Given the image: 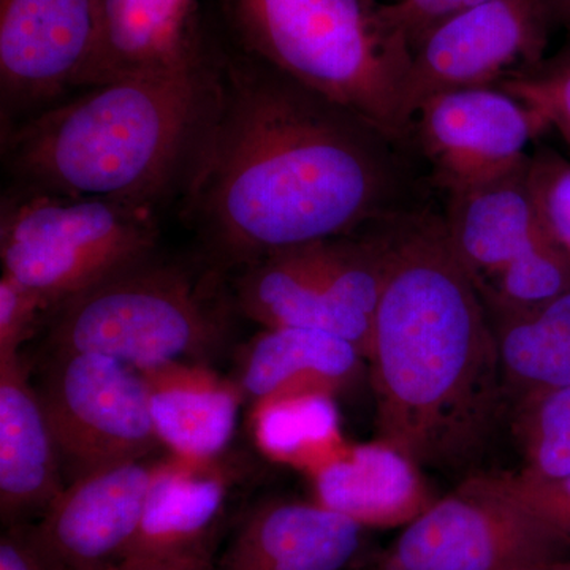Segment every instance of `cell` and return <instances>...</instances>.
<instances>
[{"mask_svg": "<svg viewBox=\"0 0 570 570\" xmlns=\"http://www.w3.org/2000/svg\"><path fill=\"white\" fill-rule=\"evenodd\" d=\"M409 156L363 116L242 52L219 62L184 214L239 268L420 206Z\"/></svg>", "mask_w": 570, "mask_h": 570, "instance_id": "6da1fadb", "label": "cell"}, {"mask_svg": "<svg viewBox=\"0 0 570 570\" xmlns=\"http://www.w3.org/2000/svg\"><path fill=\"white\" fill-rule=\"evenodd\" d=\"M384 232L366 355L377 439L420 468L456 469L489 441L505 393L493 322L442 214L415 206Z\"/></svg>", "mask_w": 570, "mask_h": 570, "instance_id": "7a4b0ae2", "label": "cell"}, {"mask_svg": "<svg viewBox=\"0 0 570 570\" xmlns=\"http://www.w3.org/2000/svg\"><path fill=\"white\" fill-rule=\"evenodd\" d=\"M219 94L212 56L71 94L2 132L10 189L159 208L183 195Z\"/></svg>", "mask_w": 570, "mask_h": 570, "instance_id": "3957f363", "label": "cell"}, {"mask_svg": "<svg viewBox=\"0 0 570 570\" xmlns=\"http://www.w3.org/2000/svg\"><path fill=\"white\" fill-rule=\"evenodd\" d=\"M245 55L343 105L409 148L412 48L379 0H220Z\"/></svg>", "mask_w": 570, "mask_h": 570, "instance_id": "277c9868", "label": "cell"}, {"mask_svg": "<svg viewBox=\"0 0 570 570\" xmlns=\"http://www.w3.org/2000/svg\"><path fill=\"white\" fill-rule=\"evenodd\" d=\"M159 208L119 198L10 189L0 209L2 275L39 295L50 314L154 255Z\"/></svg>", "mask_w": 570, "mask_h": 570, "instance_id": "5b68a950", "label": "cell"}, {"mask_svg": "<svg viewBox=\"0 0 570 570\" xmlns=\"http://www.w3.org/2000/svg\"><path fill=\"white\" fill-rule=\"evenodd\" d=\"M224 322L181 266L151 257L122 269L52 313L51 352H82L145 371L197 362L223 341Z\"/></svg>", "mask_w": 570, "mask_h": 570, "instance_id": "8992f818", "label": "cell"}, {"mask_svg": "<svg viewBox=\"0 0 570 570\" xmlns=\"http://www.w3.org/2000/svg\"><path fill=\"white\" fill-rule=\"evenodd\" d=\"M385 264L377 228L284 247L239 266L235 303L265 328L324 330L366 358Z\"/></svg>", "mask_w": 570, "mask_h": 570, "instance_id": "52a82bcc", "label": "cell"}, {"mask_svg": "<svg viewBox=\"0 0 570 570\" xmlns=\"http://www.w3.org/2000/svg\"><path fill=\"white\" fill-rule=\"evenodd\" d=\"M39 396L66 483L160 448L140 371L110 356L52 352Z\"/></svg>", "mask_w": 570, "mask_h": 570, "instance_id": "ba28073f", "label": "cell"}, {"mask_svg": "<svg viewBox=\"0 0 570 570\" xmlns=\"http://www.w3.org/2000/svg\"><path fill=\"white\" fill-rule=\"evenodd\" d=\"M569 551L568 540L475 475L404 527L373 570H521Z\"/></svg>", "mask_w": 570, "mask_h": 570, "instance_id": "9c48e42d", "label": "cell"}, {"mask_svg": "<svg viewBox=\"0 0 570 570\" xmlns=\"http://www.w3.org/2000/svg\"><path fill=\"white\" fill-rule=\"evenodd\" d=\"M550 29L543 0H489L439 22L412 51L407 122L439 92L501 86L531 73L546 61Z\"/></svg>", "mask_w": 570, "mask_h": 570, "instance_id": "30bf717a", "label": "cell"}, {"mask_svg": "<svg viewBox=\"0 0 570 570\" xmlns=\"http://www.w3.org/2000/svg\"><path fill=\"white\" fill-rule=\"evenodd\" d=\"M550 129L538 110L499 88L439 92L409 124V148L430 165V181L445 195L490 181L530 159V146Z\"/></svg>", "mask_w": 570, "mask_h": 570, "instance_id": "8fae6325", "label": "cell"}, {"mask_svg": "<svg viewBox=\"0 0 570 570\" xmlns=\"http://www.w3.org/2000/svg\"><path fill=\"white\" fill-rule=\"evenodd\" d=\"M102 0H0L2 132L78 91Z\"/></svg>", "mask_w": 570, "mask_h": 570, "instance_id": "7c38bea8", "label": "cell"}, {"mask_svg": "<svg viewBox=\"0 0 570 570\" xmlns=\"http://www.w3.org/2000/svg\"><path fill=\"white\" fill-rule=\"evenodd\" d=\"M156 463L127 461L67 483L24 530L43 570H115L132 546Z\"/></svg>", "mask_w": 570, "mask_h": 570, "instance_id": "4fadbf2b", "label": "cell"}, {"mask_svg": "<svg viewBox=\"0 0 570 570\" xmlns=\"http://www.w3.org/2000/svg\"><path fill=\"white\" fill-rule=\"evenodd\" d=\"M208 58L198 0H102L99 31L78 91L187 69Z\"/></svg>", "mask_w": 570, "mask_h": 570, "instance_id": "5bb4252c", "label": "cell"}, {"mask_svg": "<svg viewBox=\"0 0 570 570\" xmlns=\"http://www.w3.org/2000/svg\"><path fill=\"white\" fill-rule=\"evenodd\" d=\"M365 531L316 501H269L243 520L212 570H343Z\"/></svg>", "mask_w": 570, "mask_h": 570, "instance_id": "9a60e30c", "label": "cell"}, {"mask_svg": "<svg viewBox=\"0 0 570 570\" xmlns=\"http://www.w3.org/2000/svg\"><path fill=\"white\" fill-rule=\"evenodd\" d=\"M528 164L530 159L509 174L445 195V230L478 288L551 238L532 197Z\"/></svg>", "mask_w": 570, "mask_h": 570, "instance_id": "2e32d148", "label": "cell"}, {"mask_svg": "<svg viewBox=\"0 0 570 570\" xmlns=\"http://www.w3.org/2000/svg\"><path fill=\"white\" fill-rule=\"evenodd\" d=\"M314 499L365 528H404L438 498L415 461L376 439L309 472Z\"/></svg>", "mask_w": 570, "mask_h": 570, "instance_id": "e0dca14e", "label": "cell"}, {"mask_svg": "<svg viewBox=\"0 0 570 570\" xmlns=\"http://www.w3.org/2000/svg\"><path fill=\"white\" fill-rule=\"evenodd\" d=\"M66 485L50 423L20 355L0 358L2 519L43 513Z\"/></svg>", "mask_w": 570, "mask_h": 570, "instance_id": "ac0fdd59", "label": "cell"}, {"mask_svg": "<svg viewBox=\"0 0 570 570\" xmlns=\"http://www.w3.org/2000/svg\"><path fill=\"white\" fill-rule=\"evenodd\" d=\"M157 438L178 459L214 463L230 444L243 395L197 362L140 371Z\"/></svg>", "mask_w": 570, "mask_h": 570, "instance_id": "d6986e66", "label": "cell"}, {"mask_svg": "<svg viewBox=\"0 0 570 570\" xmlns=\"http://www.w3.org/2000/svg\"><path fill=\"white\" fill-rule=\"evenodd\" d=\"M360 348L324 330L265 328L243 358L239 389L255 404L296 393L335 396L358 377Z\"/></svg>", "mask_w": 570, "mask_h": 570, "instance_id": "ffe728a7", "label": "cell"}, {"mask_svg": "<svg viewBox=\"0 0 570 570\" xmlns=\"http://www.w3.org/2000/svg\"><path fill=\"white\" fill-rule=\"evenodd\" d=\"M225 497L227 485L214 463L175 455L159 461L126 560L165 557L213 542Z\"/></svg>", "mask_w": 570, "mask_h": 570, "instance_id": "44dd1931", "label": "cell"}, {"mask_svg": "<svg viewBox=\"0 0 570 570\" xmlns=\"http://www.w3.org/2000/svg\"><path fill=\"white\" fill-rule=\"evenodd\" d=\"M505 392L570 387V291L530 313L490 314Z\"/></svg>", "mask_w": 570, "mask_h": 570, "instance_id": "7402d4cb", "label": "cell"}, {"mask_svg": "<svg viewBox=\"0 0 570 570\" xmlns=\"http://www.w3.org/2000/svg\"><path fill=\"white\" fill-rule=\"evenodd\" d=\"M254 431L266 455L307 474L348 445L341 434L335 396L326 393H296L255 404Z\"/></svg>", "mask_w": 570, "mask_h": 570, "instance_id": "603a6c76", "label": "cell"}, {"mask_svg": "<svg viewBox=\"0 0 570 570\" xmlns=\"http://www.w3.org/2000/svg\"><path fill=\"white\" fill-rule=\"evenodd\" d=\"M513 431L523 450V471L542 479L570 478V387L517 401Z\"/></svg>", "mask_w": 570, "mask_h": 570, "instance_id": "cb8c5ba5", "label": "cell"}, {"mask_svg": "<svg viewBox=\"0 0 570 570\" xmlns=\"http://www.w3.org/2000/svg\"><path fill=\"white\" fill-rule=\"evenodd\" d=\"M479 478L491 490L532 513L570 543V478H535L523 469Z\"/></svg>", "mask_w": 570, "mask_h": 570, "instance_id": "d4e9b609", "label": "cell"}, {"mask_svg": "<svg viewBox=\"0 0 570 570\" xmlns=\"http://www.w3.org/2000/svg\"><path fill=\"white\" fill-rule=\"evenodd\" d=\"M528 181L551 238L570 258V163L547 146L531 153Z\"/></svg>", "mask_w": 570, "mask_h": 570, "instance_id": "484cf974", "label": "cell"}, {"mask_svg": "<svg viewBox=\"0 0 570 570\" xmlns=\"http://www.w3.org/2000/svg\"><path fill=\"white\" fill-rule=\"evenodd\" d=\"M499 88L531 105L570 146V43L531 73Z\"/></svg>", "mask_w": 570, "mask_h": 570, "instance_id": "4316f807", "label": "cell"}, {"mask_svg": "<svg viewBox=\"0 0 570 570\" xmlns=\"http://www.w3.org/2000/svg\"><path fill=\"white\" fill-rule=\"evenodd\" d=\"M50 314L40 296L24 285L2 275L0 279V358L20 355V348L41 317Z\"/></svg>", "mask_w": 570, "mask_h": 570, "instance_id": "83f0119b", "label": "cell"}, {"mask_svg": "<svg viewBox=\"0 0 570 570\" xmlns=\"http://www.w3.org/2000/svg\"><path fill=\"white\" fill-rule=\"evenodd\" d=\"M483 2L489 0H393L382 3V13L414 51L423 36L439 22Z\"/></svg>", "mask_w": 570, "mask_h": 570, "instance_id": "f1b7e54d", "label": "cell"}, {"mask_svg": "<svg viewBox=\"0 0 570 570\" xmlns=\"http://www.w3.org/2000/svg\"><path fill=\"white\" fill-rule=\"evenodd\" d=\"M214 542L165 557L126 560L115 570H212Z\"/></svg>", "mask_w": 570, "mask_h": 570, "instance_id": "f546056e", "label": "cell"}, {"mask_svg": "<svg viewBox=\"0 0 570 570\" xmlns=\"http://www.w3.org/2000/svg\"><path fill=\"white\" fill-rule=\"evenodd\" d=\"M0 570H43L22 528H14L2 535Z\"/></svg>", "mask_w": 570, "mask_h": 570, "instance_id": "4dcf8cb0", "label": "cell"}, {"mask_svg": "<svg viewBox=\"0 0 570 570\" xmlns=\"http://www.w3.org/2000/svg\"><path fill=\"white\" fill-rule=\"evenodd\" d=\"M543 2L549 11L551 28L570 24V0H543Z\"/></svg>", "mask_w": 570, "mask_h": 570, "instance_id": "1f68e13d", "label": "cell"}, {"mask_svg": "<svg viewBox=\"0 0 570 570\" xmlns=\"http://www.w3.org/2000/svg\"><path fill=\"white\" fill-rule=\"evenodd\" d=\"M521 570H570V558L564 557L560 558V560L540 562V564L530 566V568Z\"/></svg>", "mask_w": 570, "mask_h": 570, "instance_id": "d6a6232c", "label": "cell"}, {"mask_svg": "<svg viewBox=\"0 0 570 570\" xmlns=\"http://www.w3.org/2000/svg\"><path fill=\"white\" fill-rule=\"evenodd\" d=\"M379 2H381V3H389V2H393V0H379Z\"/></svg>", "mask_w": 570, "mask_h": 570, "instance_id": "836d02e7", "label": "cell"}]
</instances>
